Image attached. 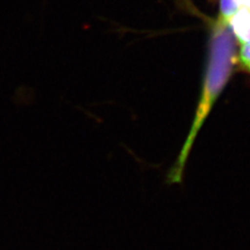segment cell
I'll return each mask as SVG.
<instances>
[{
    "mask_svg": "<svg viewBox=\"0 0 250 250\" xmlns=\"http://www.w3.org/2000/svg\"><path fill=\"white\" fill-rule=\"evenodd\" d=\"M250 3V0H221L220 2V18L225 21H228L229 19L236 13L237 10L242 7Z\"/></svg>",
    "mask_w": 250,
    "mask_h": 250,
    "instance_id": "obj_2",
    "label": "cell"
},
{
    "mask_svg": "<svg viewBox=\"0 0 250 250\" xmlns=\"http://www.w3.org/2000/svg\"><path fill=\"white\" fill-rule=\"evenodd\" d=\"M240 62L241 65L250 72V43L243 44L240 49Z\"/></svg>",
    "mask_w": 250,
    "mask_h": 250,
    "instance_id": "obj_3",
    "label": "cell"
},
{
    "mask_svg": "<svg viewBox=\"0 0 250 250\" xmlns=\"http://www.w3.org/2000/svg\"><path fill=\"white\" fill-rule=\"evenodd\" d=\"M235 58V41L232 30L227 21L219 17L212 29L208 61L196 115L181 152L169 171V184H179L182 182L193 144L217 99L232 76Z\"/></svg>",
    "mask_w": 250,
    "mask_h": 250,
    "instance_id": "obj_1",
    "label": "cell"
}]
</instances>
